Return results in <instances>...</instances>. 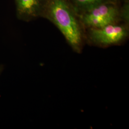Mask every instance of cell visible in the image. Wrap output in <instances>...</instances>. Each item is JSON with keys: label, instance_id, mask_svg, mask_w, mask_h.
<instances>
[{"label": "cell", "instance_id": "obj_1", "mask_svg": "<svg viewBox=\"0 0 129 129\" xmlns=\"http://www.w3.org/2000/svg\"><path fill=\"white\" fill-rule=\"evenodd\" d=\"M42 18L55 25L74 51L81 50L85 29L69 0H48Z\"/></svg>", "mask_w": 129, "mask_h": 129}, {"label": "cell", "instance_id": "obj_2", "mask_svg": "<svg viewBox=\"0 0 129 129\" xmlns=\"http://www.w3.org/2000/svg\"><path fill=\"white\" fill-rule=\"evenodd\" d=\"M119 4V1L103 3L79 14L84 28H98L120 23Z\"/></svg>", "mask_w": 129, "mask_h": 129}, {"label": "cell", "instance_id": "obj_3", "mask_svg": "<svg viewBox=\"0 0 129 129\" xmlns=\"http://www.w3.org/2000/svg\"><path fill=\"white\" fill-rule=\"evenodd\" d=\"M86 37L92 44L102 47L119 44L129 35L128 25L124 23H113L102 27L88 28Z\"/></svg>", "mask_w": 129, "mask_h": 129}, {"label": "cell", "instance_id": "obj_4", "mask_svg": "<svg viewBox=\"0 0 129 129\" xmlns=\"http://www.w3.org/2000/svg\"><path fill=\"white\" fill-rule=\"evenodd\" d=\"M48 0H14L16 15L20 20L28 22L42 17Z\"/></svg>", "mask_w": 129, "mask_h": 129}, {"label": "cell", "instance_id": "obj_5", "mask_svg": "<svg viewBox=\"0 0 129 129\" xmlns=\"http://www.w3.org/2000/svg\"><path fill=\"white\" fill-rule=\"evenodd\" d=\"M73 6L78 14L83 12L91 9L97 5L103 3L109 2H117L120 0H69Z\"/></svg>", "mask_w": 129, "mask_h": 129}, {"label": "cell", "instance_id": "obj_6", "mask_svg": "<svg viewBox=\"0 0 129 129\" xmlns=\"http://www.w3.org/2000/svg\"><path fill=\"white\" fill-rule=\"evenodd\" d=\"M120 19L123 23L129 25V1L124 0L123 4L120 6L119 9Z\"/></svg>", "mask_w": 129, "mask_h": 129}, {"label": "cell", "instance_id": "obj_7", "mask_svg": "<svg viewBox=\"0 0 129 129\" xmlns=\"http://www.w3.org/2000/svg\"><path fill=\"white\" fill-rule=\"evenodd\" d=\"M5 70V66L3 64H0V77L2 75Z\"/></svg>", "mask_w": 129, "mask_h": 129}]
</instances>
